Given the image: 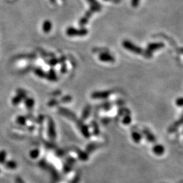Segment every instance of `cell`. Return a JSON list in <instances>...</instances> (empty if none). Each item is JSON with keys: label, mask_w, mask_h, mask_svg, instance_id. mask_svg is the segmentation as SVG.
I'll return each mask as SVG.
<instances>
[{"label": "cell", "mask_w": 183, "mask_h": 183, "mask_svg": "<svg viewBox=\"0 0 183 183\" xmlns=\"http://www.w3.org/2000/svg\"><path fill=\"white\" fill-rule=\"evenodd\" d=\"M98 147H100V144H98L97 143H90L86 147V151L90 153V152L94 151V150H96Z\"/></svg>", "instance_id": "obj_15"}, {"label": "cell", "mask_w": 183, "mask_h": 183, "mask_svg": "<svg viewBox=\"0 0 183 183\" xmlns=\"http://www.w3.org/2000/svg\"><path fill=\"white\" fill-rule=\"evenodd\" d=\"M52 28V23L50 21L46 20L44 22L43 25H42V29L44 33H48L51 30Z\"/></svg>", "instance_id": "obj_12"}, {"label": "cell", "mask_w": 183, "mask_h": 183, "mask_svg": "<svg viewBox=\"0 0 183 183\" xmlns=\"http://www.w3.org/2000/svg\"><path fill=\"white\" fill-rule=\"evenodd\" d=\"M105 1H113V0H105Z\"/></svg>", "instance_id": "obj_34"}, {"label": "cell", "mask_w": 183, "mask_h": 183, "mask_svg": "<svg viewBox=\"0 0 183 183\" xmlns=\"http://www.w3.org/2000/svg\"><path fill=\"white\" fill-rule=\"evenodd\" d=\"M16 183H23V182H22L20 180V178H18V180H17V181H16Z\"/></svg>", "instance_id": "obj_31"}, {"label": "cell", "mask_w": 183, "mask_h": 183, "mask_svg": "<svg viewBox=\"0 0 183 183\" xmlns=\"http://www.w3.org/2000/svg\"><path fill=\"white\" fill-rule=\"evenodd\" d=\"M94 12H92V11H91L90 10H89L85 14L84 16H83L81 19L79 20V25L81 26H85L87 23V22H88L89 19L90 18V17L92 16V15Z\"/></svg>", "instance_id": "obj_9"}, {"label": "cell", "mask_w": 183, "mask_h": 183, "mask_svg": "<svg viewBox=\"0 0 183 183\" xmlns=\"http://www.w3.org/2000/svg\"><path fill=\"white\" fill-rule=\"evenodd\" d=\"M116 105L118 106H123L124 105V102L122 100H118L116 101Z\"/></svg>", "instance_id": "obj_30"}, {"label": "cell", "mask_w": 183, "mask_h": 183, "mask_svg": "<svg viewBox=\"0 0 183 183\" xmlns=\"http://www.w3.org/2000/svg\"><path fill=\"white\" fill-rule=\"evenodd\" d=\"M110 118L109 117H103L101 120L102 124L103 125H107L110 123Z\"/></svg>", "instance_id": "obj_26"}, {"label": "cell", "mask_w": 183, "mask_h": 183, "mask_svg": "<svg viewBox=\"0 0 183 183\" xmlns=\"http://www.w3.org/2000/svg\"><path fill=\"white\" fill-rule=\"evenodd\" d=\"M164 47V44L162 42H157V43H151L147 45V50L151 53L152 52L158 50Z\"/></svg>", "instance_id": "obj_6"}, {"label": "cell", "mask_w": 183, "mask_h": 183, "mask_svg": "<svg viewBox=\"0 0 183 183\" xmlns=\"http://www.w3.org/2000/svg\"><path fill=\"white\" fill-rule=\"evenodd\" d=\"M182 124H183V113L181 115V117L179 118V120L178 121H175L172 125H170V126L168 128L167 131H168L169 133H174L175 132H176L178 130V129L179 128V127H180Z\"/></svg>", "instance_id": "obj_4"}, {"label": "cell", "mask_w": 183, "mask_h": 183, "mask_svg": "<svg viewBox=\"0 0 183 183\" xmlns=\"http://www.w3.org/2000/svg\"><path fill=\"white\" fill-rule=\"evenodd\" d=\"M91 112V106L90 105H87L86 107L83 109L82 115V120H86L88 116L90 115Z\"/></svg>", "instance_id": "obj_13"}, {"label": "cell", "mask_w": 183, "mask_h": 183, "mask_svg": "<svg viewBox=\"0 0 183 183\" xmlns=\"http://www.w3.org/2000/svg\"><path fill=\"white\" fill-rule=\"evenodd\" d=\"M176 105L178 106H183V97H180L176 99Z\"/></svg>", "instance_id": "obj_25"}, {"label": "cell", "mask_w": 183, "mask_h": 183, "mask_svg": "<svg viewBox=\"0 0 183 183\" xmlns=\"http://www.w3.org/2000/svg\"><path fill=\"white\" fill-rule=\"evenodd\" d=\"M122 44H123V46L127 50L130 51L133 53H135L136 54H143L144 52L143 50V49L140 47H138V45L132 43L131 41H129L128 40H125Z\"/></svg>", "instance_id": "obj_2"}, {"label": "cell", "mask_w": 183, "mask_h": 183, "mask_svg": "<svg viewBox=\"0 0 183 183\" xmlns=\"http://www.w3.org/2000/svg\"><path fill=\"white\" fill-rule=\"evenodd\" d=\"M101 107L104 110H106V111H109V110H110V109H111V107H112V104H111V102H109V101H106L102 103V105H101Z\"/></svg>", "instance_id": "obj_18"}, {"label": "cell", "mask_w": 183, "mask_h": 183, "mask_svg": "<svg viewBox=\"0 0 183 183\" xmlns=\"http://www.w3.org/2000/svg\"><path fill=\"white\" fill-rule=\"evenodd\" d=\"M98 59L102 62H106V63H113L115 62V58L109 54V53H101L99 54Z\"/></svg>", "instance_id": "obj_7"}, {"label": "cell", "mask_w": 183, "mask_h": 183, "mask_svg": "<svg viewBox=\"0 0 183 183\" xmlns=\"http://www.w3.org/2000/svg\"><path fill=\"white\" fill-rule=\"evenodd\" d=\"M182 133H183V132H182Z\"/></svg>", "instance_id": "obj_35"}, {"label": "cell", "mask_w": 183, "mask_h": 183, "mask_svg": "<svg viewBox=\"0 0 183 183\" xmlns=\"http://www.w3.org/2000/svg\"><path fill=\"white\" fill-rule=\"evenodd\" d=\"M152 150L154 154L157 155H162L165 152V148L162 144H156L152 147Z\"/></svg>", "instance_id": "obj_11"}, {"label": "cell", "mask_w": 183, "mask_h": 183, "mask_svg": "<svg viewBox=\"0 0 183 183\" xmlns=\"http://www.w3.org/2000/svg\"><path fill=\"white\" fill-rule=\"evenodd\" d=\"M181 52L182 53V54H183V48H181Z\"/></svg>", "instance_id": "obj_33"}, {"label": "cell", "mask_w": 183, "mask_h": 183, "mask_svg": "<svg viewBox=\"0 0 183 183\" xmlns=\"http://www.w3.org/2000/svg\"><path fill=\"white\" fill-rule=\"evenodd\" d=\"M78 125L83 136H85L86 138H89L90 137V133L88 130V128H87L85 124H83L82 121H78Z\"/></svg>", "instance_id": "obj_10"}, {"label": "cell", "mask_w": 183, "mask_h": 183, "mask_svg": "<svg viewBox=\"0 0 183 183\" xmlns=\"http://www.w3.org/2000/svg\"><path fill=\"white\" fill-rule=\"evenodd\" d=\"M143 134H144V137H145V138L148 143H155L156 140H157L155 135L147 128H144L143 129Z\"/></svg>", "instance_id": "obj_5"}, {"label": "cell", "mask_w": 183, "mask_h": 183, "mask_svg": "<svg viewBox=\"0 0 183 183\" xmlns=\"http://www.w3.org/2000/svg\"><path fill=\"white\" fill-rule=\"evenodd\" d=\"M6 156V153L4 151H0V163H2V162L5 161Z\"/></svg>", "instance_id": "obj_23"}, {"label": "cell", "mask_w": 183, "mask_h": 183, "mask_svg": "<svg viewBox=\"0 0 183 183\" xmlns=\"http://www.w3.org/2000/svg\"><path fill=\"white\" fill-rule=\"evenodd\" d=\"M128 114H130V110L127 108H125L122 106V107H120L119 110H118V115L120 116L128 115Z\"/></svg>", "instance_id": "obj_17"}, {"label": "cell", "mask_w": 183, "mask_h": 183, "mask_svg": "<svg viewBox=\"0 0 183 183\" xmlns=\"http://www.w3.org/2000/svg\"><path fill=\"white\" fill-rule=\"evenodd\" d=\"M88 33V30L86 28H81V29H75L74 27H68L66 30L67 35L69 37H76V36H86Z\"/></svg>", "instance_id": "obj_1"}, {"label": "cell", "mask_w": 183, "mask_h": 183, "mask_svg": "<svg viewBox=\"0 0 183 183\" xmlns=\"http://www.w3.org/2000/svg\"><path fill=\"white\" fill-rule=\"evenodd\" d=\"M60 60H61V59H52V60H49V64H50V65L54 66L55 64H58V63H59L60 62Z\"/></svg>", "instance_id": "obj_24"}, {"label": "cell", "mask_w": 183, "mask_h": 183, "mask_svg": "<svg viewBox=\"0 0 183 183\" xmlns=\"http://www.w3.org/2000/svg\"><path fill=\"white\" fill-rule=\"evenodd\" d=\"M112 92L110 90L106 91H96L91 94V97L92 99L96 100H103V99L108 98L109 96L111 94Z\"/></svg>", "instance_id": "obj_3"}, {"label": "cell", "mask_w": 183, "mask_h": 183, "mask_svg": "<svg viewBox=\"0 0 183 183\" xmlns=\"http://www.w3.org/2000/svg\"><path fill=\"white\" fill-rule=\"evenodd\" d=\"M26 105H27V106H29V107H31V106L33 105V100H31V99H30V100H28L27 101V103H26Z\"/></svg>", "instance_id": "obj_29"}, {"label": "cell", "mask_w": 183, "mask_h": 183, "mask_svg": "<svg viewBox=\"0 0 183 183\" xmlns=\"http://www.w3.org/2000/svg\"><path fill=\"white\" fill-rule=\"evenodd\" d=\"M35 73L40 77H44L45 76V73H44V71L39 68H36V69L35 70Z\"/></svg>", "instance_id": "obj_20"}, {"label": "cell", "mask_w": 183, "mask_h": 183, "mask_svg": "<svg viewBox=\"0 0 183 183\" xmlns=\"http://www.w3.org/2000/svg\"><path fill=\"white\" fill-rule=\"evenodd\" d=\"M92 126L93 128L94 134L96 136H98L100 134V129H99V126L96 121L92 122Z\"/></svg>", "instance_id": "obj_16"}, {"label": "cell", "mask_w": 183, "mask_h": 183, "mask_svg": "<svg viewBox=\"0 0 183 183\" xmlns=\"http://www.w3.org/2000/svg\"><path fill=\"white\" fill-rule=\"evenodd\" d=\"M140 3V0H131V4L132 6L134 7H138Z\"/></svg>", "instance_id": "obj_27"}, {"label": "cell", "mask_w": 183, "mask_h": 183, "mask_svg": "<svg viewBox=\"0 0 183 183\" xmlns=\"http://www.w3.org/2000/svg\"><path fill=\"white\" fill-rule=\"evenodd\" d=\"M132 118L130 116V114H128V115H125L123 120H122V123L125 125H128L131 123Z\"/></svg>", "instance_id": "obj_19"}, {"label": "cell", "mask_w": 183, "mask_h": 183, "mask_svg": "<svg viewBox=\"0 0 183 183\" xmlns=\"http://www.w3.org/2000/svg\"><path fill=\"white\" fill-rule=\"evenodd\" d=\"M132 138L135 143H139L142 139V136L139 132L134 131L132 132Z\"/></svg>", "instance_id": "obj_14"}, {"label": "cell", "mask_w": 183, "mask_h": 183, "mask_svg": "<svg viewBox=\"0 0 183 183\" xmlns=\"http://www.w3.org/2000/svg\"><path fill=\"white\" fill-rule=\"evenodd\" d=\"M87 2L90 5V10L93 12H99L101 10V6L96 0H87Z\"/></svg>", "instance_id": "obj_8"}, {"label": "cell", "mask_w": 183, "mask_h": 183, "mask_svg": "<svg viewBox=\"0 0 183 183\" xmlns=\"http://www.w3.org/2000/svg\"><path fill=\"white\" fill-rule=\"evenodd\" d=\"M47 77L49 79H50V80H55L56 79V74H55V72L54 71V70L49 71V73L47 75Z\"/></svg>", "instance_id": "obj_21"}, {"label": "cell", "mask_w": 183, "mask_h": 183, "mask_svg": "<svg viewBox=\"0 0 183 183\" xmlns=\"http://www.w3.org/2000/svg\"><path fill=\"white\" fill-rule=\"evenodd\" d=\"M38 155H39V152L37 150H33L30 152V156H31L32 158H36Z\"/></svg>", "instance_id": "obj_28"}, {"label": "cell", "mask_w": 183, "mask_h": 183, "mask_svg": "<svg viewBox=\"0 0 183 183\" xmlns=\"http://www.w3.org/2000/svg\"><path fill=\"white\" fill-rule=\"evenodd\" d=\"M49 2H50L52 3H54L56 2V0H49Z\"/></svg>", "instance_id": "obj_32"}, {"label": "cell", "mask_w": 183, "mask_h": 183, "mask_svg": "<svg viewBox=\"0 0 183 183\" xmlns=\"http://www.w3.org/2000/svg\"><path fill=\"white\" fill-rule=\"evenodd\" d=\"M6 167H8L9 169H15L16 167V163L13 161H10L6 163Z\"/></svg>", "instance_id": "obj_22"}]
</instances>
